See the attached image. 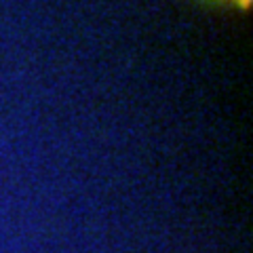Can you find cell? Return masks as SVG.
I'll use <instances>...</instances> for the list:
<instances>
[{
  "mask_svg": "<svg viewBox=\"0 0 253 253\" xmlns=\"http://www.w3.org/2000/svg\"><path fill=\"white\" fill-rule=\"evenodd\" d=\"M239 4H243V6H249V4H251V0H239Z\"/></svg>",
  "mask_w": 253,
  "mask_h": 253,
  "instance_id": "cell-1",
  "label": "cell"
}]
</instances>
